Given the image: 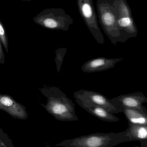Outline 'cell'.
<instances>
[{
  "mask_svg": "<svg viewBox=\"0 0 147 147\" xmlns=\"http://www.w3.org/2000/svg\"><path fill=\"white\" fill-rule=\"evenodd\" d=\"M47 99L46 104L41 105L57 120L75 121L79 120L76 113L74 104L58 87L46 86L40 89Z\"/></svg>",
  "mask_w": 147,
  "mask_h": 147,
  "instance_id": "1",
  "label": "cell"
},
{
  "mask_svg": "<svg viewBox=\"0 0 147 147\" xmlns=\"http://www.w3.org/2000/svg\"><path fill=\"white\" fill-rule=\"evenodd\" d=\"M131 142L125 131L119 133H95L63 140L56 146L66 147H112L122 143Z\"/></svg>",
  "mask_w": 147,
  "mask_h": 147,
  "instance_id": "2",
  "label": "cell"
},
{
  "mask_svg": "<svg viewBox=\"0 0 147 147\" xmlns=\"http://www.w3.org/2000/svg\"><path fill=\"white\" fill-rule=\"evenodd\" d=\"M74 97L75 99L88 101L94 105L104 107L113 114L122 113L120 108L112 104L109 99L100 93L81 89L75 92Z\"/></svg>",
  "mask_w": 147,
  "mask_h": 147,
  "instance_id": "3",
  "label": "cell"
},
{
  "mask_svg": "<svg viewBox=\"0 0 147 147\" xmlns=\"http://www.w3.org/2000/svg\"><path fill=\"white\" fill-rule=\"evenodd\" d=\"M110 100L112 104L121 110L122 107L137 109L147 114V109L143 104L147 102V98L141 92L121 94Z\"/></svg>",
  "mask_w": 147,
  "mask_h": 147,
  "instance_id": "4",
  "label": "cell"
},
{
  "mask_svg": "<svg viewBox=\"0 0 147 147\" xmlns=\"http://www.w3.org/2000/svg\"><path fill=\"white\" fill-rule=\"evenodd\" d=\"M0 110L5 111L14 118L25 120L28 117L25 107L7 94L0 93Z\"/></svg>",
  "mask_w": 147,
  "mask_h": 147,
  "instance_id": "5",
  "label": "cell"
},
{
  "mask_svg": "<svg viewBox=\"0 0 147 147\" xmlns=\"http://www.w3.org/2000/svg\"><path fill=\"white\" fill-rule=\"evenodd\" d=\"M76 101L80 107L88 112L102 121L116 122L119 120L118 118L104 107L94 105L88 101L80 100L76 99Z\"/></svg>",
  "mask_w": 147,
  "mask_h": 147,
  "instance_id": "6",
  "label": "cell"
},
{
  "mask_svg": "<svg viewBox=\"0 0 147 147\" xmlns=\"http://www.w3.org/2000/svg\"><path fill=\"white\" fill-rule=\"evenodd\" d=\"M122 58L107 59L99 57L88 61L82 66V70L85 73L101 72L113 68L115 64L122 61Z\"/></svg>",
  "mask_w": 147,
  "mask_h": 147,
  "instance_id": "7",
  "label": "cell"
},
{
  "mask_svg": "<svg viewBox=\"0 0 147 147\" xmlns=\"http://www.w3.org/2000/svg\"><path fill=\"white\" fill-rule=\"evenodd\" d=\"M125 135L131 141H139L141 147H147V125L128 123Z\"/></svg>",
  "mask_w": 147,
  "mask_h": 147,
  "instance_id": "8",
  "label": "cell"
},
{
  "mask_svg": "<svg viewBox=\"0 0 147 147\" xmlns=\"http://www.w3.org/2000/svg\"><path fill=\"white\" fill-rule=\"evenodd\" d=\"M122 113L125 115L128 123L147 125V114L137 109L122 107Z\"/></svg>",
  "mask_w": 147,
  "mask_h": 147,
  "instance_id": "9",
  "label": "cell"
},
{
  "mask_svg": "<svg viewBox=\"0 0 147 147\" xmlns=\"http://www.w3.org/2000/svg\"><path fill=\"white\" fill-rule=\"evenodd\" d=\"M0 38L6 52L8 53V50H9L8 37L6 32L5 26L2 24L1 19H0Z\"/></svg>",
  "mask_w": 147,
  "mask_h": 147,
  "instance_id": "10",
  "label": "cell"
},
{
  "mask_svg": "<svg viewBox=\"0 0 147 147\" xmlns=\"http://www.w3.org/2000/svg\"><path fill=\"white\" fill-rule=\"evenodd\" d=\"M0 147H14L9 136L0 128Z\"/></svg>",
  "mask_w": 147,
  "mask_h": 147,
  "instance_id": "11",
  "label": "cell"
},
{
  "mask_svg": "<svg viewBox=\"0 0 147 147\" xmlns=\"http://www.w3.org/2000/svg\"><path fill=\"white\" fill-rule=\"evenodd\" d=\"M102 19L105 24L107 25H111L114 22V18L112 14L109 13H107L103 14Z\"/></svg>",
  "mask_w": 147,
  "mask_h": 147,
  "instance_id": "12",
  "label": "cell"
},
{
  "mask_svg": "<svg viewBox=\"0 0 147 147\" xmlns=\"http://www.w3.org/2000/svg\"><path fill=\"white\" fill-rule=\"evenodd\" d=\"M65 54V53H64ZM64 53L62 54L61 52L57 51V52L56 57L55 61L56 63L58 73L60 72L61 67L62 63L63 61V57H64Z\"/></svg>",
  "mask_w": 147,
  "mask_h": 147,
  "instance_id": "13",
  "label": "cell"
},
{
  "mask_svg": "<svg viewBox=\"0 0 147 147\" xmlns=\"http://www.w3.org/2000/svg\"><path fill=\"white\" fill-rule=\"evenodd\" d=\"M82 13L86 18H89L92 16V10L91 7L87 4L83 5L82 7Z\"/></svg>",
  "mask_w": 147,
  "mask_h": 147,
  "instance_id": "14",
  "label": "cell"
},
{
  "mask_svg": "<svg viewBox=\"0 0 147 147\" xmlns=\"http://www.w3.org/2000/svg\"><path fill=\"white\" fill-rule=\"evenodd\" d=\"M118 23L120 26L125 27L130 24L131 20L128 18H122L119 20Z\"/></svg>",
  "mask_w": 147,
  "mask_h": 147,
  "instance_id": "15",
  "label": "cell"
},
{
  "mask_svg": "<svg viewBox=\"0 0 147 147\" xmlns=\"http://www.w3.org/2000/svg\"><path fill=\"white\" fill-rule=\"evenodd\" d=\"M2 45H3L0 38V64H4L5 63V55Z\"/></svg>",
  "mask_w": 147,
  "mask_h": 147,
  "instance_id": "16",
  "label": "cell"
},
{
  "mask_svg": "<svg viewBox=\"0 0 147 147\" xmlns=\"http://www.w3.org/2000/svg\"><path fill=\"white\" fill-rule=\"evenodd\" d=\"M21 1H33V0H21Z\"/></svg>",
  "mask_w": 147,
  "mask_h": 147,
  "instance_id": "17",
  "label": "cell"
},
{
  "mask_svg": "<svg viewBox=\"0 0 147 147\" xmlns=\"http://www.w3.org/2000/svg\"><path fill=\"white\" fill-rule=\"evenodd\" d=\"M0 76H1V74H0Z\"/></svg>",
  "mask_w": 147,
  "mask_h": 147,
  "instance_id": "18",
  "label": "cell"
}]
</instances>
